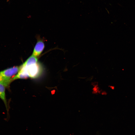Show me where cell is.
I'll return each instance as SVG.
<instances>
[{
  "label": "cell",
  "mask_w": 135,
  "mask_h": 135,
  "mask_svg": "<svg viewBox=\"0 0 135 135\" xmlns=\"http://www.w3.org/2000/svg\"><path fill=\"white\" fill-rule=\"evenodd\" d=\"M20 69L25 72L28 78H36L40 76L42 72L41 68L37 63L27 66H20Z\"/></svg>",
  "instance_id": "6da1fadb"
},
{
  "label": "cell",
  "mask_w": 135,
  "mask_h": 135,
  "mask_svg": "<svg viewBox=\"0 0 135 135\" xmlns=\"http://www.w3.org/2000/svg\"><path fill=\"white\" fill-rule=\"evenodd\" d=\"M20 68V66H14L0 72V74L4 80L10 83L13 76L17 74Z\"/></svg>",
  "instance_id": "7a4b0ae2"
},
{
  "label": "cell",
  "mask_w": 135,
  "mask_h": 135,
  "mask_svg": "<svg viewBox=\"0 0 135 135\" xmlns=\"http://www.w3.org/2000/svg\"><path fill=\"white\" fill-rule=\"evenodd\" d=\"M44 47V42L42 40L38 41L34 47L32 55L36 57L38 56L42 52Z\"/></svg>",
  "instance_id": "3957f363"
},
{
  "label": "cell",
  "mask_w": 135,
  "mask_h": 135,
  "mask_svg": "<svg viewBox=\"0 0 135 135\" xmlns=\"http://www.w3.org/2000/svg\"><path fill=\"white\" fill-rule=\"evenodd\" d=\"M37 61L38 59L37 57L32 55L22 64V65L24 66H27L36 63H37Z\"/></svg>",
  "instance_id": "277c9868"
},
{
  "label": "cell",
  "mask_w": 135,
  "mask_h": 135,
  "mask_svg": "<svg viewBox=\"0 0 135 135\" xmlns=\"http://www.w3.org/2000/svg\"><path fill=\"white\" fill-rule=\"evenodd\" d=\"M4 84L0 83V98L2 100L6 106L7 102L6 97L5 87Z\"/></svg>",
  "instance_id": "5b68a950"
},
{
  "label": "cell",
  "mask_w": 135,
  "mask_h": 135,
  "mask_svg": "<svg viewBox=\"0 0 135 135\" xmlns=\"http://www.w3.org/2000/svg\"><path fill=\"white\" fill-rule=\"evenodd\" d=\"M0 83L4 84L6 87L9 86L10 83L4 80L0 74Z\"/></svg>",
  "instance_id": "8992f818"
},
{
  "label": "cell",
  "mask_w": 135,
  "mask_h": 135,
  "mask_svg": "<svg viewBox=\"0 0 135 135\" xmlns=\"http://www.w3.org/2000/svg\"><path fill=\"white\" fill-rule=\"evenodd\" d=\"M9 0H7V2H8L9 1Z\"/></svg>",
  "instance_id": "52a82bcc"
}]
</instances>
